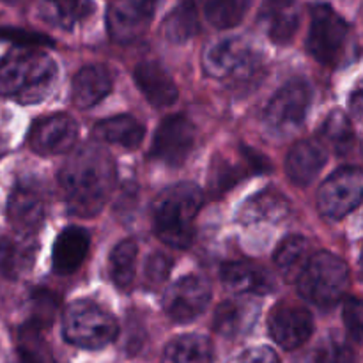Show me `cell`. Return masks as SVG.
<instances>
[{
  "label": "cell",
  "mask_w": 363,
  "mask_h": 363,
  "mask_svg": "<svg viewBox=\"0 0 363 363\" xmlns=\"http://www.w3.org/2000/svg\"><path fill=\"white\" fill-rule=\"evenodd\" d=\"M112 155L99 144H85L69 156L59 174L67 209L78 216H94L105 206L116 184Z\"/></svg>",
  "instance_id": "obj_1"
},
{
  "label": "cell",
  "mask_w": 363,
  "mask_h": 363,
  "mask_svg": "<svg viewBox=\"0 0 363 363\" xmlns=\"http://www.w3.org/2000/svg\"><path fill=\"white\" fill-rule=\"evenodd\" d=\"M55 78V62L41 50L18 48L0 60V94L13 96L23 105L43 101Z\"/></svg>",
  "instance_id": "obj_2"
},
{
  "label": "cell",
  "mask_w": 363,
  "mask_h": 363,
  "mask_svg": "<svg viewBox=\"0 0 363 363\" xmlns=\"http://www.w3.org/2000/svg\"><path fill=\"white\" fill-rule=\"evenodd\" d=\"M204 204V194L194 183H177L165 188L152 204V222L160 240L184 250L195 238V216Z\"/></svg>",
  "instance_id": "obj_3"
},
{
  "label": "cell",
  "mask_w": 363,
  "mask_h": 363,
  "mask_svg": "<svg viewBox=\"0 0 363 363\" xmlns=\"http://www.w3.org/2000/svg\"><path fill=\"white\" fill-rule=\"evenodd\" d=\"M64 339L82 350H101L113 342L119 333L116 318L91 300L67 305L62 321Z\"/></svg>",
  "instance_id": "obj_4"
},
{
  "label": "cell",
  "mask_w": 363,
  "mask_h": 363,
  "mask_svg": "<svg viewBox=\"0 0 363 363\" xmlns=\"http://www.w3.org/2000/svg\"><path fill=\"white\" fill-rule=\"evenodd\" d=\"M350 284L347 264L335 254L319 252L308 259L298 279L300 294L318 307H333Z\"/></svg>",
  "instance_id": "obj_5"
},
{
  "label": "cell",
  "mask_w": 363,
  "mask_h": 363,
  "mask_svg": "<svg viewBox=\"0 0 363 363\" xmlns=\"http://www.w3.org/2000/svg\"><path fill=\"white\" fill-rule=\"evenodd\" d=\"M312 103L311 84L303 78L287 82L264 110V126L272 137L287 138L303 126Z\"/></svg>",
  "instance_id": "obj_6"
},
{
  "label": "cell",
  "mask_w": 363,
  "mask_h": 363,
  "mask_svg": "<svg viewBox=\"0 0 363 363\" xmlns=\"http://www.w3.org/2000/svg\"><path fill=\"white\" fill-rule=\"evenodd\" d=\"M350 25L330 6L312 7V23L307 38V50L318 62L332 66L340 59L346 46Z\"/></svg>",
  "instance_id": "obj_7"
},
{
  "label": "cell",
  "mask_w": 363,
  "mask_h": 363,
  "mask_svg": "<svg viewBox=\"0 0 363 363\" xmlns=\"http://www.w3.org/2000/svg\"><path fill=\"white\" fill-rule=\"evenodd\" d=\"M206 74L213 78H247L257 67V59L241 38H225L206 48L202 57Z\"/></svg>",
  "instance_id": "obj_8"
},
{
  "label": "cell",
  "mask_w": 363,
  "mask_h": 363,
  "mask_svg": "<svg viewBox=\"0 0 363 363\" xmlns=\"http://www.w3.org/2000/svg\"><path fill=\"white\" fill-rule=\"evenodd\" d=\"M363 177L358 167H344L323 183L318 195L319 211L326 218L339 220L358 208L362 201Z\"/></svg>",
  "instance_id": "obj_9"
},
{
  "label": "cell",
  "mask_w": 363,
  "mask_h": 363,
  "mask_svg": "<svg viewBox=\"0 0 363 363\" xmlns=\"http://www.w3.org/2000/svg\"><path fill=\"white\" fill-rule=\"evenodd\" d=\"M194 145V123L184 116H169L160 123L149 155L156 162H162L170 167H177L188 158Z\"/></svg>",
  "instance_id": "obj_10"
},
{
  "label": "cell",
  "mask_w": 363,
  "mask_h": 363,
  "mask_svg": "<svg viewBox=\"0 0 363 363\" xmlns=\"http://www.w3.org/2000/svg\"><path fill=\"white\" fill-rule=\"evenodd\" d=\"M209 300L211 286L208 280L197 275H188L167 289L163 308L172 321L188 323L206 311Z\"/></svg>",
  "instance_id": "obj_11"
},
{
  "label": "cell",
  "mask_w": 363,
  "mask_h": 363,
  "mask_svg": "<svg viewBox=\"0 0 363 363\" xmlns=\"http://www.w3.org/2000/svg\"><path fill=\"white\" fill-rule=\"evenodd\" d=\"M156 6L149 0H116L106 7V28L113 41L130 43L151 25Z\"/></svg>",
  "instance_id": "obj_12"
},
{
  "label": "cell",
  "mask_w": 363,
  "mask_h": 363,
  "mask_svg": "<svg viewBox=\"0 0 363 363\" xmlns=\"http://www.w3.org/2000/svg\"><path fill=\"white\" fill-rule=\"evenodd\" d=\"M46 215V199L35 183H18L7 202V218L20 236L34 238Z\"/></svg>",
  "instance_id": "obj_13"
},
{
  "label": "cell",
  "mask_w": 363,
  "mask_h": 363,
  "mask_svg": "<svg viewBox=\"0 0 363 363\" xmlns=\"http://www.w3.org/2000/svg\"><path fill=\"white\" fill-rule=\"evenodd\" d=\"M78 137V124L67 113H53L43 117L28 135L30 147L43 156L62 155L69 151Z\"/></svg>",
  "instance_id": "obj_14"
},
{
  "label": "cell",
  "mask_w": 363,
  "mask_h": 363,
  "mask_svg": "<svg viewBox=\"0 0 363 363\" xmlns=\"http://www.w3.org/2000/svg\"><path fill=\"white\" fill-rule=\"evenodd\" d=\"M314 319L311 312L298 305H280L269 315V333L284 350H298L312 335Z\"/></svg>",
  "instance_id": "obj_15"
},
{
  "label": "cell",
  "mask_w": 363,
  "mask_h": 363,
  "mask_svg": "<svg viewBox=\"0 0 363 363\" xmlns=\"http://www.w3.org/2000/svg\"><path fill=\"white\" fill-rule=\"evenodd\" d=\"M91 247V234L82 227H67L53 245L52 264L57 275H73L87 257Z\"/></svg>",
  "instance_id": "obj_16"
},
{
  "label": "cell",
  "mask_w": 363,
  "mask_h": 363,
  "mask_svg": "<svg viewBox=\"0 0 363 363\" xmlns=\"http://www.w3.org/2000/svg\"><path fill=\"white\" fill-rule=\"evenodd\" d=\"M135 82L147 101L155 106H169L177 99V85L169 71L155 60H145L135 67Z\"/></svg>",
  "instance_id": "obj_17"
},
{
  "label": "cell",
  "mask_w": 363,
  "mask_h": 363,
  "mask_svg": "<svg viewBox=\"0 0 363 363\" xmlns=\"http://www.w3.org/2000/svg\"><path fill=\"white\" fill-rule=\"evenodd\" d=\"M326 165V149L321 142L301 140L289 151L286 160V170L289 179L296 186H308L323 167Z\"/></svg>",
  "instance_id": "obj_18"
},
{
  "label": "cell",
  "mask_w": 363,
  "mask_h": 363,
  "mask_svg": "<svg viewBox=\"0 0 363 363\" xmlns=\"http://www.w3.org/2000/svg\"><path fill=\"white\" fill-rule=\"evenodd\" d=\"M259 315V305L245 298H234L218 305L213 319V328L218 335L233 339L252 330Z\"/></svg>",
  "instance_id": "obj_19"
},
{
  "label": "cell",
  "mask_w": 363,
  "mask_h": 363,
  "mask_svg": "<svg viewBox=\"0 0 363 363\" xmlns=\"http://www.w3.org/2000/svg\"><path fill=\"white\" fill-rule=\"evenodd\" d=\"M291 213V204L286 195L277 190H264L261 194L248 199L240 209L238 222L243 225H254V223H275L286 218Z\"/></svg>",
  "instance_id": "obj_20"
},
{
  "label": "cell",
  "mask_w": 363,
  "mask_h": 363,
  "mask_svg": "<svg viewBox=\"0 0 363 363\" xmlns=\"http://www.w3.org/2000/svg\"><path fill=\"white\" fill-rule=\"evenodd\" d=\"M112 91V71L103 64L82 67L73 80L74 105L91 108Z\"/></svg>",
  "instance_id": "obj_21"
},
{
  "label": "cell",
  "mask_w": 363,
  "mask_h": 363,
  "mask_svg": "<svg viewBox=\"0 0 363 363\" xmlns=\"http://www.w3.org/2000/svg\"><path fill=\"white\" fill-rule=\"evenodd\" d=\"M259 21L269 39L279 45H287L300 27V7L294 2H266Z\"/></svg>",
  "instance_id": "obj_22"
},
{
  "label": "cell",
  "mask_w": 363,
  "mask_h": 363,
  "mask_svg": "<svg viewBox=\"0 0 363 363\" xmlns=\"http://www.w3.org/2000/svg\"><path fill=\"white\" fill-rule=\"evenodd\" d=\"M220 279L227 289L238 294H264L273 289V282L264 269L248 262H225Z\"/></svg>",
  "instance_id": "obj_23"
},
{
  "label": "cell",
  "mask_w": 363,
  "mask_h": 363,
  "mask_svg": "<svg viewBox=\"0 0 363 363\" xmlns=\"http://www.w3.org/2000/svg\"><path fill=\"white\" fill-rule=\"evenodd\" d=\"M35 250H38V245L30 236H20L16 240L2 238L0 240V275L6 279H20L34 264Z\"/></svg>",
  "instance_id": "obj_24"
},
{
  "label": "cell",
  "mask_w": 363,
  "mask_h": 363,
  "mask_svg": "<svg viewBox=\"0 0 363 363\" xmlns=\"http://www.w3.org/2000/svg\"><path fill=\"white\" fill-rule=\"evenodd\" d=\"M92 135L101 142H108V144H116L126 149H135L144 140L145 128L140 121L123 113V116L99 121L94 130H92Z\"/></svg>",
  "instance_id": "obj_25"
},
{
  "label": "cell",
  "mask_w": 363,
  "mask_h": 363,
  "mask_svg": "<svg viewBox=\"0 0 363 363\" xmlns=\"http://www.w3.org/2000/svg\"><path fill=\"white\" fill-rule=\"evenodd\" d=\"M163 363H213V346L202 335L177 337L165 347Z\"/></svg>",
  "instance_id": "obj_26"
},
{
  "label": "cell",
  "mask_w": 363,
  "mask_h": 363,
  "mask_svg": "<svg viewBox=\"0 0 363 363\" xmlns=\"http://www.w3.org/2000/svg\"><path fill=\"white\" fill-rule=\"evenodd\" d=\"M308 241L303 236H287L275 252V264L282 277L289 282L300 279L308 262Z\"/></svg>",
  "instance_id": "obj_27"
},
{
  "label": "cell",
  "mask_w": 363,
  "mask_h": 363,
  "mask_svg": "<svg viewBox=\"0 0 363 363\" xmlns=\"http://www.w3.org/2000/svg\"><path fill=\"white\" fill-rule=\"evenodd\" d=\"M94 9L91 2H41L38 6V14L43 21L52 27H59L62 30H71L77 23H80L89 13Z\"/></svg>",
  "instance_id": "obj_28"
},
{
  "label": "cell",
  "mask_w": 363,
  "mask_h": 363,
  "mask_svg": "<svg viewBox=\"0 0 363 363\" xmlns=\"http://www.w3.org/2000/svg\"><path fill=\"white\" fill-rule=\"evenodd\" d=\"M199 32V14L191 2L179 4L162 23V34L170 43H186Z\"/></svg>",
  "instance_id": "obj_29"
},
{
  "label": "cell",
  "mask_w": 363,
  "mask_h": 363,
  "mask_svg": "<svg viewBox=\"0 0 363 363\" xmlns=\"http://www.w3.org/2000/svg\"><path fill=\"white\" fill-rule=\"evenodd\" d=\"M138 247L133 240H124L110 254V277L119 289H130L135 279V262H137Z\"/></svg>",
  "instance_id": "obj_30"
},
{
  "label": "cell",
  "mask_w": 363,
  "mask_h": 363,
  "mask_svg": "<svg viewBox=\"0 0 363 363\" xmlns=\"http://www.w3.org/2000/svg\"><path fill=\"white\" fill-rule=\"evenodd\" d=\"M323 138L335 149L339 155H344L351 149L354 140L353 126H351V121L347 119L346 113L342 112H332L326 117L325 124L321 128Z\"/></svg>",
  "instance_id": "obj_31"
},
{
  "label": "cell",
  "mask_w": 363,
  "mask_h": 363,
  "mask_svg": "<svg viewBox=\"0 0 363 363\" xmlns=\"http://www.w3.org/2000/svg\"><path fill=\"white\" fill-rule=\"evenodd\" d=\"M248 7L247 0H213L206 4V18L216 28H230L243 20Z\"/></svg>",
  "instance_id": "obj_32"
},
{
  "label": "cell",
  "mask_w": 363,
  "mask_h": 363,
  "mask_svg": "<svg viewBox=\"0 0 363 363\" xmlns=\"http://www.w3.org/2000/svg\"><path fill=\"white\" fill-rule=\"evenodd\" d=\"M174 261L170 255L162 254V252H155L152 255H149L147 261H145L144 275L145 282L152 287H158L169 279L170 269H172Z\"/></svg>",
  "instance_id": "obj_33"
},
{
  "label": "cell",
  "mask_w": 363,
  "mask_h": 363,
  "mask_svg": "<svg viewBox=\"0 0 363 363\" xmlns=\"http://www.w3.org/2000/svg\"><path fill=\"white\" fill-rule=\"evenodd\" d=\"M318 363H357L354 360V353L344 340L339 339H330L319 347L318 357H315Z\"/></svg>",
  "instance_id": "obj_34"
},
{
  "label": "cell",
  "mask_w": 363,
  "mask_h": 363,
  "mask_svg": "<svg viewBox=\"0 0 363 363\" xmlns=\"http://www.w3.org/2000/svg\"><path fill=\"white\" fill-rule=\"evenodd\" d=\"M344 325H346L347 333L351 340L357 344L362 342V301L358 298H350L344 305Z\"/></svg>",
  "instance_id": "obj_35"
},
{
  "label": "cell",
  "mask_w": 363,
  "mask_h": 363,
  "mask_svg": "<svg viewBox=\"0 0 363 363\" xmlns=\"http://www.w3.org/2000/svg\"><path fill=\"white\" fill-rule=\"evenodd\" d=\"M0 38L9 39V41L18 43V45H23L25 48L28 46H43V45H53L52 39L45 34H38V32L23 30V28H0Z\"/></svg>",
  "instance_id": "obj_36"
},
{
  "label": "cell",
  "mask_w": 363,
  "mask_h": 363,
  "mask_svg": "<svg viewBox=\"0 0 363 363\" xmlns=\"http://www.w3.org/2000/svg\"><path fill=\"white\" fill-rule=\"evenodd\" d=\"M234 363H279V357L269 347L257 346L243 351Z\"/></svg>",
  "instance_id": "obj_37"
},
{
  "label": "cell",
  "mask_w": 363,
  "mask_h": 363,
  "mask_svg": "<svg viewBox=\"0 0 363 363\" xmlns=\"http://www.w3.org/2000/svg\"><path fill=\"white\" fill-rule=\"evenodd\" d=\"M351 106H353L354 116L360 117V113H362V91H360V87H358L357 91L353 92V96H351Z\"/></svg>",
  "instance_id": "obj_38"
},
{
  "label": "cell",
  "mask_w": 363,
  "mask_h": 363,
  "mask_svg": "<svg viewBox=\"0 0 363 363\" xmlns=\"http://www.w3.org/2000/svg\"><path fill=\"white\" fill-rule=\"evenodd\" d=\"M21 363H45L41 360H32V358H21Z\"/></svg>",
  "instance_id": "obj_39"
}]
</instances>
